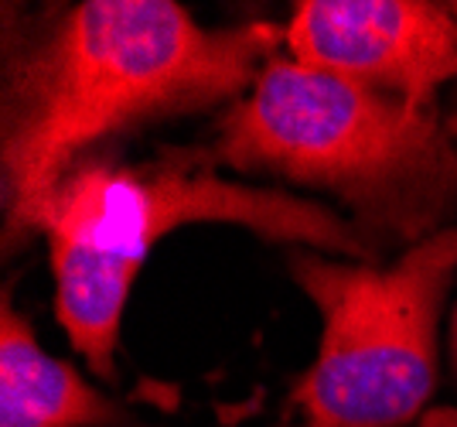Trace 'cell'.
Returning <instances> with one entry per match:
<instances>
[{
	"label": "cell",
	"instance_id": "6da1fadb",
	"mask_svg": "<svg viewBox=\"0 0 457 427\" xmlns=\"http://www.w3.org/2000/svg\"><path fill=\"white\" fill-rule=\"evenodd\" d=\"M287 28L209 31L171 0H86L7 62L4 243L45 230L62 178L96 140L243 99Z\"/></svg>",
	"mask_w": 457,
	"mask_h": 427
},
{
	"label": "cell",
	"instance_id": "7a4b0ae2",
	"mask_svg": "<svg viewBox=\"0 0 457 427\" xmlns=\"http://www.w3.org/2000/svg\"><path fill=\"white\" fill-rule=\"evenodd\" d=\"M212 157L338 198L359 233L423 243L457 213V130L437 106L273 55L219 120Z\"/></svg>",
	"mask_w": 457,
	"mask_h": 427
},
{
	"label": "cell",
	"instance_id": "3957f363",
	"mask_svg": "<svg viewBox=\"0 0 457 427\" xmlns=\"http://www.w3.org/2000/svg\"><path fill=\"white\" fill-rule=\"evenodd\" d=\"M191 222H228L270 243L359 264L372 256V243L352 222L284 188L171 164H79L62 178L41 233L55 273L58 325L99 376H116L120 322L144 260Z\"/></svg>",
	"mask_w": 457,
	"mask_h": 427
},
{
	"label": "cell",
	"instance_id": "277c9868",
	"mask_svg": "<svg viewBox=\"0 0 457 427\" xmlns=\"http://www.w3.org/2000/svg\"><path fill=\"white\" fill-rule=\"evenodd\" d=\"M290 277L321 314L318 359L290 389L297 424L403 427L437 387V322L457 273V226L393 267L290 247Z\"/></svg>",
	"mask_w": 457,
	"mask_h": 427
},
{
	"label": "cell",
	"instance_id": "5b68a950",
	"mask_svg": "<svg viewBox=\"0 0 457 427\" xmlns=\"http://www.w3.org/2000/svg\"><path fill=\"white\" fill-rule=\"evenodd\" d=\"M290 59L335 69L417 106L457 79V4L304 0L287 24Z\"/></svg>",
	"mask_w": 457,
	"mask_h": 427
},
{
	"label": "cell",
	"instance_id": "8992f818",
	"mask_svg": "<svg viewBox=\"0 0 457 427\" xmlns=\"http://www.w3.org/2000/svg\"><path fill=\"white\" fill-rule=\"evenodd\" d=\"M0 427H134L76 366L38 346L21 311L0 305Z\"/></svg>",
	"mask_w": 457,
	"mask_h": 427
},
{
	"label": "cell",
	"instance_id": "52a82bcc",
	"mask_svg": "<svg viewBox=\"0 0 457 427\" xmlns=\"http://www.w3.org/2000/svg\"><path fill=\"white\" fill-rule=\"evenodd\" d=\"M454 414H447V410H440V414H434V417H427V424L423 427H457V421H451Z\"/></svg>",
	"mask_w": 457,
	"mask_h": 427
},
{
	"label": "cell",
	"instance_id": "ba28073f",
	"mask_svg": "<svg viewBox=\"0 0 457 427\" xmlns=\"http://www.w3.org/2000/svg\"><path fill=\"white\" fill-rule=\"evenodd\" d=\"M451 356H454V369H457V305H454V318H451Z\"/></svg>",
	"mask_w": 457,
	"mask_h": 427
}]
</instances>
